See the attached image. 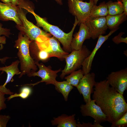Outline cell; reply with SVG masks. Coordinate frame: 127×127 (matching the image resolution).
I'll list each match as a JSON object with an SVG mask.
<instances>
[{
    "mask_svg": "<svg viewBox=\"0 0 127 127\" xmlns=\"http://www.w3.org/2000/svg\"><path fill=\"white\" fill-rule=\"evenodd\" d=\"M108 83L120 94L123 95L127 88V68L112 72L106 78Z\"/></svg>",
    "mask_w": 127,
    "mask_h": 127,
    "instance_id": "9",
    "label": "cell"
},
{
    "mask_svg": "<svg viewBox=\"0 0 127 127\" xmlns=\"http://www.w3.org/2000/svg\"><path fill=\"white\" fill-rule=\"evenodd\" d=\"M9 58L8 57H6L3 58H0V61H1V63L4 64L6 60Z\"/></svg>",
    "mask_w": 127,
    "mask_h": 127,
    "instance_id": "35",
    "label": "cell"
},
{
    "mask_svg": "<svg viewBox=\"0 0 127 127\" xmlns=\"http://www.w3.org/2000/svg\"><path fill=\"white\" fill-rule=\"evenodd\" d=\"M108 9V15L120 14L124 12V7L122 2H113L110 0L106 3Z\"/></svg>",
    "mask_w": 127,
    "mask_h": 127,
    "instance_id": "21",
    "label": "cell"
},
{
    "mask_svg": "<svg viewBox=\"0 0 127 127\" xmlns=\"http://www.w3.org/2000/svg\"><path fill=\"white\" fill-rule=\"evenodd\" d=\"M57 2L59 3V4H61V0H56Z\"/></svg>",
    "mask_w": 127,
    "mask_h": 127,
    "instance_id": "38",
    "label": "cell"
},
{
    "mask_svg": "<svg viewBox=\"0 0 127 127\" xmlns=\"http://www.w3.org/2000/svg\"><path fill=\"white\" fill-rule=\"evenodd\" d=\"M2 25L0 23V36L3 35L8 37H9L11 33L10 30L7 28L2 27Z\"/></svg>",
    "mask_w": 127,
    "mask_h": 127,
    "instance_id": "30",
    "label": "cell"
},
{
    "mask_svg": "<svg viewBox=\"0 0 127 127\" xmlns=\"http://www.w3.org/2000/svg\"><path fill=\"white\" fill-rule=\"evenodd\" d=\"M0 90L5 94L11 95L13 94L9 89H7L3 85H0Z\"/></svg>",
    "mask_w": 127,
    "mask_h": 127,
    "instance_id": "31",
    "label": "cell"
},
{
    "mask_svg": "<svg viewBox=\"0 0 127 127\" xmlns=\"http://www.w3.org/2000/svg\"><path fill=\"white\" fill-rule=\"evenodd\" d=\"M100 124L94 122L92 124V123L88 122L85 123L82 122V124H81L80 122H78L77 123V127H103Z\"/></svg>",
    "mask_w": 127,
    "mask_h": 127,
    "instance_id": "27",
    "label": "cell"
},
{
    "mask_svg": "<svg viewBox=\"0 0 127 127\" xmlns=\"http://www.w3.org/2000/svg\"><path fill=\"white\" fill-rule=\"evenodd\" d=\"M93 89V99L109 123H114L127 111V103L123 95L110 87L106 79L96 82Z\"/></svg>",
    "mask_w": 127,
    "mask_h": 127,
    "instance_id": "1",
    "label": "cell"
},
{
    "mask_svg": "<svg viewBox=\"0 0 127 127\" xmlns=\"http://www.w3.org/2000/svg\"><path fill=\"white\" fill-rule=\"evenodd\" d=\"M68 4L70 12L76 18L79 25L85 22L89 17L94 4V0H90L88 2L82 0H68Z\"/></svg>",
    "mask_w": 127,
    "mask_h": 127,
    "instance_id": "7",
    "label": "cell"
},
{
    "mask_svg": "<svg viewBox=\"0 0 127 127\" xmlns=\"http://www.w3.org/2000/svg\"><path fill=\"white\" fill-rule=\"evenodd\" d=\"M18 6V15L22 22V25L21 26L17 25V27L20 32L26 35L32 41H36L37 38L41 36L47 37L51 36V34L42 30L28 21L22 8Z\"/></svg>",
    "mask_w": 127,
    "mask_h": 127,
    "instance_id": "6",
    "label": "cell"
},
{
    "mask_svg": "<svg viewBox=\"0 0 127 127\" xmlns=\"http://www.w3.org/2000/svg\"><path fill=\"white\" fill-rule=\"evenodd\" d=\"M5 95L0 90V108L2 110L5 109L7 107L5 103L6 99L4 96Z\"/></svg>",
    "mask_w": 127,
    "mask_h": 127,
    "instance_id": "29",
    "label": "cell"
},
{
    "mask_svg": "<svg viewBox=\"0 0 127 127\" xmlns=\"http://www.w3.org/2000/svg\"><path fill=\"white\" fill-rule=\"evenodd\" d=\"M127 126V111L115 123L112 124L111 127H125Z\"/></svg>",
    "mask_w": 127,
    "mask_h": 127,
    "instance_id": "24",
    "label": "cell"
},
{
    "mask_svg": "<svg viewBox=\"0 0 127 127\" xmlns=\"http://www.w3.org/2000/svg\"><path fill=\"white\" fill-rule=\"evenodd\" d=\"M6 43V38L4 36H0V44H5Z\"/></svg>",
    "mask_w": 127,
    "mask_h": 127,
    "instance_id": "33",
    "label": "cell"
},
{
    "mask_svg": "<svg viewBox=\"0 0 127 127\" xmlns=\"http://www.w3.org/2000/svg\"><path fill=\"white\" fill-rule=\"evenodd\" d=\"M118 29L119 28L111 30L107 35H101L99 36L97 44L95 48L89 56L84 60L82 64V70L84 75L90 73L91 70L93 59L97 51L103 44L108 39L109 36Z\"/></svg>",
    "mask_w": 127,
    "mask_h": 127,
    "instance_id": "14",
    "label": "cell"
},
{
    "mask_svg": "<svg viewBox=\"0 0 127 127\" xmlns=\"http://www.w3.org/2000/svg\"><path fill=\"white\" fill-rule=\"evenodd\" d=\"M32 92V90L30 87L27 86H24L21 88L19 93H15L11 95L7 99L8 101L14 98L19 97L23 99H25L29 96Z\"/></svg>",
    "mask_w": 127,
    "mask_h": 127,
    "instance_id": "23",
    "label": "cell"
},
{
    "mask_svg": "<svg viewBox=\"0 0 127 127\" xmlns=\"http://www.w3.org/2000/svg\"><path fill=\"white\" fill-rule=\"evenodd\" d=\"M83 75L82 69H80L72 72L64 78L73 87H77Z\"/></svg>",
    "mask_w": 127,
    "mask_h": 127,
    "instance_id": "22",
    "label": "cell"
},
{
    "mask_svg": "<svg viewBox=\"0 0 127 127\" xmlns=\"http://www.w3.org/2000/svg\"><path fill=\"white\" fill-rule=\"evenodd\" d=\"M122 2L124 7V12L127 15V0H122Z\"/></svg>",
    "mask_w": 127,
    "mask_h": 127,
    "instance_id": "32",
    "label": "cell"
},
{
    "mask_svg": "<svg viewBox=\"0 0 127 127\" xmlns=\"http://www.w3.org/2000/svg\"><path fill=\"white\" fill-rule=\"evenodd\" d=\"M35 41L38 48L47 51L50 57H56L62 60L65 59V56L68 54L63 50L57 40L53 36H40Z\"/></svg>",
    "mask_w": 127,
    "mask_h": 127,
    "instance_id": "5",
    "label": "cell"
},
{
    "mask_svg": "<svg viewBox=\"0 0 127 127\" xmlns=\"http://www.w3.org/2000/svg\"><path fill=\"white\" fill-rule=\"evenodd\" d=\"M26 10L33 15L38 26L42 27L45 32H48L61 43L65 51L67 52L72 51L71 44L73 38V34L76 26L79 23L75 17L71 30L69 33H66L58 27L50 24L44 19L36 14L30 6L27 7Z\"/></svg>",
    "mask_w": 127,
    "mask_h": 127,
    "instance_id": "3",
    "label": "cell"
},
{
    "mask_svg": "<svg viewBox=\"0 0 127 127\" xmlns=\"http://www.w3.org/2000/svg\"><path fill=\"white\" fill-rule=\"evenodd\" d=\"M95 77V74L93 72L84 75L76 87L80 94L83 95L84 101L86 103H89L92 100L91 95L93 93V87L96 83Z\"/></svg>",
    "mask_w": 127,
    "mask_h": 127,
    "instance_id": "11",
    "label": "cell"
},
{
    "mask_svg": "<svg viewBox=\"0 0 127 127\" xmlns=\"http://www.w3.org/2000/svg\"><path fill=\"white\" fill-rule=\"evenodd\" d=\"M20 63L19 61L17 60L13 62L9 66L0 67V71L5 72L7 75L6 81L3 85V86L5 87L6 85L10 81L15 75L20 74L21 73V71H20L18 68V65Z\"/></svg>",
    "mask_w": 127,
    "mask_h": 127,
    "instance_id": "17",
    "label": "cell"
},
{
    "mask_svg": "<svg viewBox=\"0 0 127 127\" xmlns=\"http://www.w3.org/2000/svg\"><path fill=\"white\" fill-rule=\"evenodd\" d=\"M85 23L89 30L91 38L93 39L105 34L108 28L106 16L89 17Z\"/></svg>",
    "mask_w": 127,
    "mask_h": 127,
    "instance_id": "10",
    "label": "cell"
},
{
    "mask_svg": "<svg viewBox=\"0 0 127 127\" xmlns=\"http://www.w3.org/2000/svg\"><path fill=\"white\" fill-rule=\"evenodd\" d=\"M18 6L0 2V20L3 21L9 20L15 22L17 25L21 26L22 23L18 15Z\"/></svg>",
    "mask_w": 127,
    "mask_h": 127,
    "instance_id": "13",
    "label": "cell"
},
{
    "mask_svg": "<svg viewBox=\"0 0 127 127\" xmlns=\"http://www.w3.org/2000/svg\"><path fill=\"white\" fill-rule=\"evenodd\" d=\"M79 30L74 35L71 44L72 51L78 50L81 48L84 41L91 38L88 28L85 22L80 24Z\"/></svg>",
    "mask_w": 127,
    "mask_h": 127,
    "instance_id": "15",
    "label": "cell"
},
{
    "mask_svg": "<svg viewBox=\"0 0 127 127\" xmlns=\"http://www.w3.org/2000/svg\"><path fill=\"white\" fill-rule=\"evenodd\" d=\"M108 28L111 30L119 28V26L127 19V15L124 12L119 15H110L106 16Z\"/></svg>",
    "mask_w": 127,
    "mask_h": 127,
    "instance_id": "18",
    "label": "cell"
},
{
    "mask_svg": "<svg viewBox=\"0 0 127 127\" xmlns=\"http://www.w3.org/2000/svg\"><path fill=\"white\" fill-rule=\"evenodd\" d=\"M10 118L9 115H0V127H5Z\"/></svg>",
    "mask_w": 127,
    "mask_h": 127,
    "instance_id": "28",
    "label": "cell"
},
{
    "mask_svg": "<svg viewBox=\"0 0 127 127\" xmlns=\"http://www.w3.org/2000/svg\"><path fill=\"white\" fill-rule=\"evenodd\" d=\"M35 64L39 68V71L31 73L28 76L29 77L38 76L41 78V81L34 83L27 84L34 86L40 83L44 82L46 85L52 84L54 85L57 76V73L61 71V69L56 70H53L50 67L45 66L42 63H39L38 61H35Z\"/></svg>",
    "mask_w": 127,
    "mask_h": 127,
    "instance_id": "8",
    "label": "cell"
},
{
    "mask_svg": "<svg viewBox=\"0 0 127 127\" xmlns=\"http://www.w3.org/2000/svg\"><path fill=\"white\" fill-rule=\"evenodd\" d=\"M1 1L3 2L4 3L8 4L11 3V0H0Z\"/></svg>",
    "mask_w": 127,
    "mask_h": 127,
    "instance_id": "36",
    "label": "cell"
},
{
    "mask_svg": "<svg viewBox=\"0 0 127 127\" xmlns=\"http://www.w3.org/2000/svg\"><path fill=\"white\" fill-rule=\"evenodd\" d=\"M108 15V9L106 3L103 2L98 6L93 4L91 9L89 17L106 16Z\"/></svg>",
    "mask_w": 127,
    "mask_h": 127,
    "instance_id": "20",
    "label": "cell"
},
{
    "mask_svg": "<svg viewBox=\"0 0 127 127\" xmlns=\"http://www.w3.org/2000/svg\"><path fill=\"white\" fill-rule=\"evenodd\" d=\"M39 50L37 56V58L39 60L45 61L50 57L49 53L46 51L40 49L39 48Z\"/></svg>",
    "mask_w": 127,
    "mask_h": 127,
    "instance_id": "25",
    "label": "cell"
},
{
    "mask_svg": "<svg viewBox=\"0 0 127 127\" xmlns=\"http://www.w3.org/2000/svg\"><path fill=\"white\" fill-rule=\"evenodd\" d=\"M26 35L20 32L14 46L18 50L17 56L20 65L21 72L19 77L27 74L28 76L32 72L37 69L35 61L31 56L29 50L30 45L32 41Z\"/></svg>",
    "mask_w": 127,
    "mask_h": 127,
    "instance_id": "2",
    "label": "cell"
},
{
    "mask_svg": "<svg viewBox=\"0 0 127 127\" xmlns=\"http://www.w3.org/2000/svg\"><path fill=\"white\" fill-rule=\"evenodd\" d=\"M11 3L13 5L17 6L19 4L20 0H11Z\"/></svg>",
    "mask_w": 127,
    "mask_h": 127,
    "instance_id": "34",
    "label": "cell"
},
{
    "mask_svg": "<svg viewBox=\"0 0 127 127\" xmlns=\"http://www.w3.org/2000/svg\"><path fill=\"white\" fill-rule=\"evenodd\" d=\"M124 33L121 32L117 35L114 37L112 39V40L115 43L118 44L122 42L127 44V37L123 38L122 37Z\"/></svg>",
    "mask_w": 127,
    "mask_h": 127,
    "instance_id": "26",
    "label": "cell"
},
{
    "mask_svg": "<svg viewBox=\"0 0 127 127\" xmlns=\"http://www.w3.org/2000/svg\"><path fill=\"white\" fill-rule=\"evenodd\" d=\"M91 52L85 46H83L81 48L78 50L72 51L67 55L65 59L66 65L64 69L61 71L60 77L63 79L65 75L80 68L84 60L90 54Z\"/></svg>",
    "mask_w": 127,
    "mask_h": 127,
    "instance_id": "4",
    "label": "cell"
},
{
    "mask_svg": "<svg viewBox=\"0 0 127 127\" xmlns=\"http://www.w3.org/2000/svg\"><path fill=\"white\" fill-rule=\"evenodd\" d=\"M54 85L56 90L62 94L65 100L67 101L70 92L74 88L66 80L62 82L56 81Z\"/></svg>",
    "mask_w": 127,
    "mask_h": 127,
    "instance_id": "19",
    "label": "cell"
},
{
    "mask_svg": "<svg viewBox=\"0 0 127 127\" xmlns=\"http://www.w3.org/2000/svg\"><path fill=\"white\" fill-rule=\"evenodd\" d=\"M2 110V109H1V108H0V111Z\"/></svg>",
    "mask_w": 127,
    "mask_h": 127,
    "instance_id": "39",
    "label": "cell"
},
{
    "mask_svg": "<svg viewBox=\"0 0 127 127\" xmlns=\"http://www.w3.org/2000/svg\"><path fill=\"white\" fill-rule=\"evenodd\" d=\"M80 108L83 116L91 117L94 119L95 122L100 124L107 121L106 116L94 100H91L88 103L82 104Z\"/></svg>",
    "mask_w": 127,
    "mask_h": 127,
    "instance_id": "12",
    "label": "cell"
},
{
    "mask_svg": "<svg viewBox=\"0 0 127 127\" xmlns=\"http://www.w3.org/2000/svg\"><path fill=\"white\" fill-rule=\"evenodd\" d=\"M117 1H120L122 2V0H116ZM99 0H94V4L95 5H96Z\"/></svg>",
    "mask_w": 127,
    "mask_h": 127,
    "instance_id": "37",
    "label": "cell"
},
{
    "mask_svg": "<svg viewBox=\"0 0 127 127\" xmlns=\"http://www.w3.org/2000/svg\"><path fill=\"white\" fill-rule=\"evenodd\" d=\"M75 114L68 115L63 114L56 117H54L51 121L52 125L57 127H77L75 119Z\"/></svg>",
    "mask_w": 127,
    "mask_h": 127,
    "instance_id": "16",
    "label": "cell"
}]
</instances>
